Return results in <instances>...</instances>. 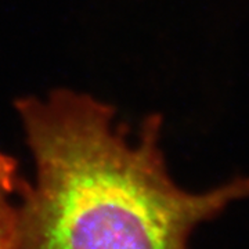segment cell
<instances>
[{
	"label": "cell",
	"instance_id": "obj_2",
	"mask_svg": "<svg viewBox=\"0 0 249 249\" xmlns=\"http://www.w3.org/2000/svg\"><path fill=\"white\" fill-rule=\"evenodd\" d=\"M24 180L17 160L0 151V249H18V199Z\"/></svg>",
	"mask_w": 249,
	"mask_h": 249
},
{
	"label": "cell",
	"instance_id": "obj_1",
	"mask_svg": "<svg viewBox=\"0 0 249 249\" xmlns=\"http://www.w3.org/2000/svg\"><path fill=\"white\" fill-rule=\"evenodd\" d=\"M35 178L18 201V249H188L199 224L249 199V176L201 193L170 178L162 119L130 137L115 109L55 90L16 103Z\"/></svg>",
	"mask_w": 249,
	"mask_h": 249
}]
</instances>
